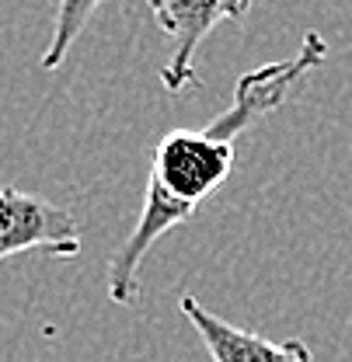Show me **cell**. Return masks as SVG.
Wrapping results in <instances>:
<instances>
[{
    "mask_svg": "<svg viewBox=\"0 0 352 362\" xmlns=\"http://www.w3.org/2000/svg\"><path fill=\"white\" fill-rule=\"evenodd\" d=\"M25 251L77 258L81 223L74 220L70 209L49 202L35 192L0 185V262Z\"/></svg>",
    "mask_w": 352,
    "mask_h": 362,
    "instance_id": "3957f363",
    "label": "cell"
},
{
    "mask_svg": "<svg viewBox=\"0 0 352 362\" xmlns=\"http://www.w3.org/2000/svg\"><path fill=\"white\" fill-rule=\"evenodd\" d=\"M147 4H150L157 28L171 42V56L161 70L168 94H185L203 84L192 66L199 42L220 21H241L251 7V0H147Z\"/></svg>",
    "mask_w": 352,
    "mask_h": 362,
    "instance_id": "7a4b0ae2",
    "label": "cell"
},
{
    "mask_svg": "<svg viewBox=\"0 0 352 362\" xmlns=\"http://www.w3.org/2000/svg\"><path fill=\"white\" fill-rule=\"evenodd\" d=\"M324 56H328V42L317 32H307L300 49L290 59L248 70L237 81L230 105L210 126L171 129L161 136L150 157V178L143 188L140 220L126 237V244L108 262L105 286H108L112 303L132 307L140 300V265L150 255V247L168 230L192 220V213L210 195L220 192L223 181L234 171V153H237L241 133H248L262 115L286 105L297 84L324 63Z\"/></svg>",
    "mask_w": 352,
    "mask_h": 362,
    "instance_id": "6da1fadb",
    "label": "cell"
},
{
    "mask_svg": "<svg viewBox=\"0 0 352 362\" xmlns=\"http://www.w3.org/2000/svg\"><path fill=\"white\" fill-rule=\"evenodd\" d=\"M101 7V0H59L56 4V18H52V39L42 52V66L45 70H56L67 52L74 49V42L81 39L84 25L91 21V14Z\"/></svg>",
    "mask_w": 352,
    "mask_h": 362,
    "instance_id": "5b68a950",
    "label": "cell"
},
{
    "mask_svg": "<svg viewBox=\"0 0 352 362\" xmlns=\"http://www.w3.org/2000/svg\"><path fill=\"white\" fill-rule=\"evenodd\" d=\"M178 310L195 327V334L203 338V345H206L213 362H317L304 338L272 341V338H265L259 331L237 327V324L217 317L195 296H181Z\"/></svg>",
    "mask_w": 352,
    "mask_h": 362,
    "instance_id": "277c9868",
    "label": "cell"
}]
</instances>
